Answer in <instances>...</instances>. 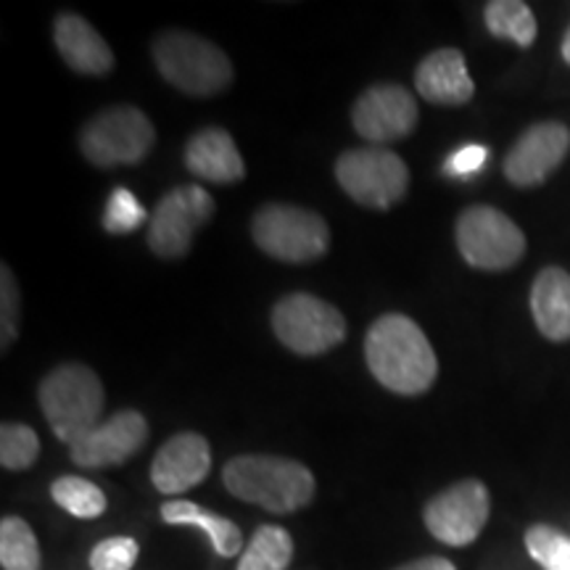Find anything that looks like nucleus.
Returning a JSON list of instances; mask_svg holds the SVG:
<instances>
[{"label": "nucleus", "mask_w": 570, "mask_h": 570, "mask_svg": "<svg viewBox=\"0 0 570 570\" xmlns=\"http://www.w3.org/2000/svg\"><path fill=\"white\" fill-rule=\"evenodd\" d=\"M40 439L30 425L3 423L0 428V465L6 470H30L38 462Z\"/></svg>", "instance_id": "nucleus-25"}, {"label": "nucleus", "mask_w": 570, "mask_h": 570, "mask_svg": "<svg viewBox=\"0 0 570 570\" xmlns=\"http://www.w3.org/2000/svg\"><path fill=\"white\" fill-rule=\"evenodd\" d=\"M531 315L539 333L550 341H570V275L562 267H544L531 288Z\"/></svg>", "instance_id": "nucleus-19"}, {"label": "nucleus", "mask_w": 570, "mask_h": 570, "mask_svg": "<svg viewBox=\"0 0 570 570\" xmlns=\"http://www.w3.org/2000/svg\"><path fill=\"white\" fill-rule=\"evenodd\" d=\"M214 217V198L190 183L169 190L148 223V246L161 259H180L194 246V235Z\"/></svg>", "instance_id": "nucleus-10"}, {"label": "nucleus", "mask_w": 570, "mask_h": 570, "mask_svg": "<svg viewBox=\"0 0 570 570\" xmlns=\"http://www.w3.org/2000/svg\"><path fill=\"white\" fill-rule=\"evenodd\" d=\"M0 566L3 570H40V544L27 520L17 515L0 520Z\"/></svg>", "instance_id": "nucleus-23"}, {"label": "nucleus", "mask_w": 570, "mask_h": 570, "mask_svg": "<svg viewBox=\"0 0 570 570\" xmlns=\"http://www.w3.org/2000/svg\"><path fill=\"white\" fill-rule=\"evenodd\" d=\"M487 146H479V142H470V146H462L458 154H452L444 164V173L454 177H470L481 173V167L487 164Z\"/></svg>", "instance_id": "nucleus-30"}, {"label": "nucleus", "mask_w": 570, "mask_h": 570, "mask_svg": "<svg viewBox=\"0 0 570 570\" xmlns=\"http://www.w3.org/2000/svg\"><path fill=\"white\" fill-rule=\"evenodd\" d=\"M212 470V449L202 433H177L151 462V483L167 497L185 494L206 481Z\"/></svg>", "instance_id": "nucleus-15"}, {"label": "nucleus", "mask_w": 570, "mask_h": 570, "mask_svg": "<svg viewBox=\"0 0 570 570\" xmlns=\"http://www.w3.org/2000/svg\"><path fill=\"white\" fill-rule=\"evenodd\" d=\"M154 63L173 88L194 98H212L233 82V63L227 53L194 32L173 30L156 38Z\"/></svg>", "instance_id": "nucleus-4"}, {"label": "nucleus", "mask_w": 570, "mask_h": 570, "mask_svg": "<svg viewBox=\"0 0 570 570\" xmlns=\"http://www.w3.org/2000/svg\"><path fill=\"white\" fill-rule=\"evenodd\" d=\"M254 244L285 265H306L331 248V227L320 214L291 204H267L254 214Z\"/></svg>", "instance_id": "nucleus-5"}, {"label": "nucleus", "mask_w": 570, "mask_h": 570, "mask_svg": "<svg viewBox=\"0 0 570 570\" xmlns=\"http://www.w3.org/2000/svg\"><path fill=\"white\" fill-rule=\"evenodd\" d=\"M51 497L61 510H67L69 515L80 520L101 518L106 508H109V499H106L101 487H96L92 481L77 479V475H61V479H56L51 487Z\"/></svg>", "instance_id": "nucleus-24"}, {"label": "nucleus", "mask_w": 570, "mask_h": 570, "mask_svg": "<svg viewBox=\"0 0 570 570\" xmlns=\"http://www.w3.org/2000/svg\"><path fill=\"white\" fill-rule=\"evenodd\" d=\"M154 142L156 130L151 119L135 106H111L96 114L80 130L85 159L104 169L142 161L151 154Z\"/></svg>", "instance_id": "nucleus-6"}, {"label": "nucleus", "mask_w": 570, "mask_h": 570, "mask_svg": "<svg viewBox=\"0 0 570 570\" xmlns=\"http://www.w3.org/2000/svg\"><path fill=\"white\" fill-rule=\"evenodd\" d=\"M225 489L240 502L265 508L275 515L304 510L315 499L317 483L302 462L275 454H240L223 470Z\"/></svg>", "instance_id": "nucleus-2"}, {"label": "nucleus", "mask_w": 570, "mask_h": 570, "mask_svg": "<svg viewBox=\"0 0 570 570\" xmlns=\"http://www.w3.org/2000/svg\"><path fill=\"white\" fill-rule=\"evenodd\" d=\"M148 420L135 410H122L117 415L98 423L88 436H82L75 446H69V458L75 465L98 470L122 465L138 454L148 441Z\"/></svg>", "instance_id": "nucleus-14"}, {"label": "nucleus", "mask_w": 570, "mask_h": 570, "mask_svg": "<svg viewBox=\"0 0 570 570\" xmlns=\"http://www.w3.org/2000/svg\"><path fill=\"white\" fill-rule=\"evenodd\" d=\"M415 88L425 101L439 106H462L475 96L468 61L458 48H439L428 53L415 71Z\"/></svg>", "instance_id": "nucleus-16"}, {"label": "nucleus", "mask_w": 570, "mask_h": 570, "mask_svg": "<svg viewBox=\"0 0 570 570\" xmlns=\"http://www.w3.org/2000/svg\"><path fill=\"white\" fill-rule=\"evenodd\" d=\"M491 512L487 483L465 479L449 487L425 504L423 520L433 539L449 547H468L481 537Z\"/></svg>", "instance_id": "nucleus-11"}, {"label": "nucleus", "mask_w": 570, "mask_h": 570, "mask_svg": "<svg viewBox=\"0 0 570 570\" xmlns=\"http://www.w3.org/2000/svg\"><path fill=\"white\" fill-rule=\"evenodd\" d=\"M417 117L415 96L396 82L373 85L356 98L352 109L354 130L375 146L407 138L417 127Z\"/></svg>", "instance_id": "nucleus-12"}, {"label": "nucleus", "mask_w": 570, "mask_h": 570, "mask_svg": "<svg viewBox=\"0 0 570 570\" xmlns=\"http://www.w3.org/2000/svg\"><path fill=\"white\" fill-rule=\"evenodd\" d=\"M38 402L56 439L69 446L104 423V383L96 370L80 362H67L42 377Z\"/></svg>", "instance_id": "nucleus-3"}, {"label": "nucleus", "mask_w": 570, "mask_h": 570, "mask_svg": "<svg viewBox=\"0 0 570 570\" xmlns=\"http://www.w3.org/2000/svg\"><path fill=\"white\" fill-rule=\"evenodd\" d=\"M454 238L470 267L499 273L518 265L525 254V235L494 206H470L460 214Z\"/></svg>", "instance_id": "nucleus-8"}, {"label": "nucleus", "mask_w": 570, "mask_h": 570, "mask_svg": "<svg viewBox=\"0 0 570 570\" xmlns=\"http://www.w3.org/2000/svg\"><path fill=\"white\" fill-rule=\"evenodd\" d=\"M273 331L285 348L317 356L346 338V320L333 304L312 294H288L275 304Z\"/></svg>", "instance_id": "nucleus-9"}, {"label": "nucleus", "mask_w": 570, "mask_h": 570, "mask_svg": "<svg viewBox=\"0 0 570 570\" xmlns=\"http://www.w3.org/2000/svg\"><path fill=\"white\" fill-rule=\"evenodd\" d=\"M185 167L198 180L230 185L246 177V164L233 135L223 127H204L185 146Z\"/></svg>", "instance_id": "nucleus-17"}, {"label": "nucleus", "mask_w": 570, "mask_h": 570, "mask_svg": "<svg viewBox=\"0 0 570 570\" xmlns=\"http://www.w3.org/2000/svg\"><path fill=\"white\" fill-rule=\"evenodd\" d=\"M140 547L132 537H109L98 541L90 552V570H132Z\"/></svg>", "instance_id": "nucleus-28"}, {"label": "nucleus", "mask_w": 570, "mask_h": 570, "mask_svg": "<svg viewBox=\"0 0 570 570\" xmlns=\"http://www.w3.org/2000/svg\"><path fill=\"white\" fill-rule=\"evenodd\" d=\"M525 550L544 570H570V537L552 525H531L525 531Z\"/></svg>", "instance_id": "nucleus-26"}, {"label": "nucleus", "mask_w": 570, "mask_h": 570, "mask_svg": "<svg viewBox=\"0 0 570 570\" xmlns=\"http://www.w3.org/2000/svg\"><path fill=\"white\" fill-rule=\"evenodd\" d=\"M161 518L169 525H196L209 537L214 552L219 558H235L244 550V533L233 520H227L217 512L202 508V504L188 502V499H169L161 504Z\"/></svg>", "instance_id": "nucleus-20"}, {"label": "nucleus", "mask_w": 570, "mask_h": 570, "mask_svg": "<svg viewBox=\"0 0 570 570\" xmlns=\"http://www.w3.org/2000/svg\"><path fill=\"white\" fill-rule=\"evenodd\" d=\"M483 19L494 38L512 40L520 48H529L537 40V17L523 0H491L483 11Z\"/></svg>", "instance_id": "nucleus-22"}, {"label": "nucleus", "mask_w": 570, "mask_h": 570, "mask_svg": "<svg viewBox=\"0 0 570 570\" xmlns=\"http://www.w3.org/2000/svg\"><path fill=\"white\" fill-rule=\"evenodd\" d=\"M294 560V539L281 525H259L240 552L235 570H288Z\"/></svg>", "instance_id": "nucleus-21"}, {"label": "nucleus", "mask_w": 570, "mask_h": 570, "mask_svg": "<svg viewBox=\"0 0 570 570\" xmlns=\"http://www.w3.org/2000/svg\"><path fill=\"white\" fill-rule=\"evenodd\" d=\"M570 151V130L560 122L531 125L504 156V177L518 188H537Z\"/></svg>", "instance_id": "nucleus-13"}, {"label": "nucleus", "mask_w": 570, "mask_h": 570, "mask_svg": "<svg viewBox=\"0 0 570 570\" xmlns=\"http://www.w3.org/2000/svg\"><path fill=\"white\" fill-rule=\"evenodd\" d=\"M146 209L142 204L135 198L127 188H117L106 204L104 212V227L106 233L111 235H127L146 223Z\"/></svg>", "instance_id": "nucleus-27"}, {"label": "nucleus", "mask_w": 570, "mask_h": 570, "mask_svg": "<svg viewBox=\"0 0 570 570\" xmlns=\"http://www.w3.org/2000/svg\"><path fill=\"white\" fill-rule=\"evenodd\" d=\"M394 570H458L454 568L452 560L446 558H420V560H412V562H404V566H399Z\"/></svg>", "instance_id": "nucleus-31"}, {"label": "nucleus", "mask_w": 570, "mask_h": 570, "mask_svg": "<svg viewBox=\"0 0 570 570\" xmlns=\"http://www.w3.org/2000/svg\"><path fill=\"white\" fill-rule=\"evenodd\" d=\"M560 53H562V59H566V63L570 67V27H568L566 38H562V48H560Z\"/></svg>", "instance_id": "nucleus-32"}, {"label": "nucleus", "mask_w": 570, "mask_h": 570, "mask_svg": "<svg viewBox=\"0 0 570 570\" xmlns=\"http://www.w3.org/2000/svg\"><path fill=\"white\" fill-rule=\"evenodd\" d=\"M336 180L348 198L370 209H391L410 188V169L389 148H352L336 161Z\"/></svg>", "instance_id": "nucleus-7"}, {"label": "nucleus", "mask_w": 570, "mask_h": 570, "mask_svg": "<svg viewBox=\"0 0 570 570\" xmlns=\"http://www.w3.org/2000/svg\"><path fill=\"white\" fill-rule=\"evenodd\" d=\"M19 285L11 267L0 269V333H3V348L11 346V341L19 333Z\"/></svg>", "instance_id": "nucleus-29"}, {"label": "nucleus", "mask_w": 570, "mask_h": 570, "mask_svg": "<svg viewBox=\"0 0 570 570\" xmlns=\"http://www.w3.org/2000/svg\"><path fill=\"white\" fill-rule=\"evenodd\" d=\"M53 42L59 48L61 59L67 61V67L80 71V75L104 77L114 67V53L109 42L80 13L67 11L56 17Z\"/></svg>", "instance_id": "nucleus-18"}, {"label": "nucleus", "mask_w": 570, "mask_h": 570, "mask_svg": "<svg viewBox=\"0 0 570 570\" xmlns=\"http://www.w3.org/2000/svg\"><path fill=\"white\" fill-rule=\"evenodd\" d=\"M365 362L383 389L399 396H420L436 383L439 360L431 341L407 315L377 317L365 336Z\"/></svg>", "instance_id": "nucleus-1"}]
</instances>
